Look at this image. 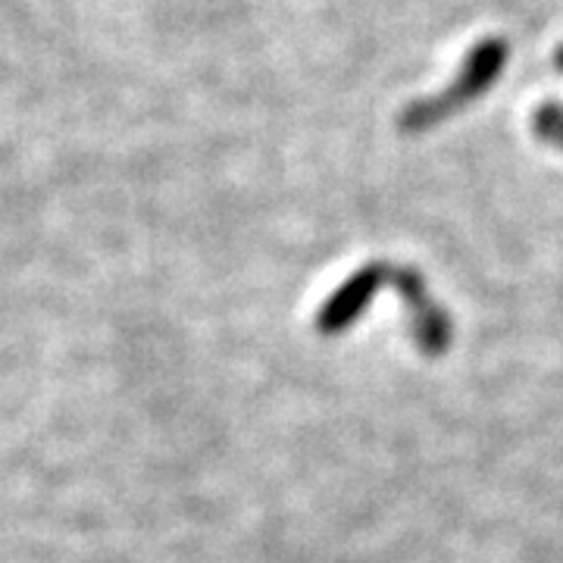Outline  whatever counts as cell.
Returning <instances> with one entry per match:
<instances>
[{
	"mask_svg": "<svg viewBox=\"0 0 563 563\" xmlns=\"http://www.w3.org/2000/svg\"><path fill=\"white\" fill-rule=\"evenodd\" d=\"M388 285L398 291L410 322V339L420 347L422 357H444L454 342V322L448 317L442 303L432 298L429 285L422 279L420 269L413 266H391Z\"/></svg>",
	"mask_w": 563,
	"mask_h": 563,
	"instance_id": "obj_2",
	"label": "cell"
},
{
	"mask_svg": "<svg viewBox=\"0 0 563 563\" xmlns=\"http://www.w3.org/2000/svg\"><path fill=\"white\" fill-rule=\"evenodd\" d=\"M551 60H554V69H558V73H563V44H558V47H554V57H551Z\"/></svg>",
	"mask_w": 563,
	"mask_h": 563,
	"instance_id": "obj_5",
	"label": "cell"
},
{
	"mask_svg": "<svg viewBox=\"0 0 563 563\" xmlns=\"http://www.w3.org/2000/svg\"><path fill=\"white\" fill-rule=\"evenodd\" d=\"M532 135L563 151V101H544L532 113Z\"/></svg>",
	"mask_w": 563,
	"mask_h": 563,
	"instance_id": "obj_4",
	"label": "cell"
},
{
	"mask_svg": "<svg viewBox=\"0 0 563 563\" xmlns=\"http://www.w3.org/2000/svg\"><path fill=\"white\" fill-rule=\"evenodd\" d=\"M391 279V263H366L347 282H342L317 313V332L322 339H339L369 310L373 298Z\"/></svg>",
	"mask_w": 563,
	"mask_h": 563,
	"instance_id": "obj_3",
	"label": "cell"
},
{
	"mask_svg": "<svg viewBox=\"0 0 563 563\" xmlns=\"http://www.w3.org/2000/svg\"><path fill=\"white\" fill-rule=\"evenodd\" d=\"M510 60V44L501 35H488L476 41L461 63L457 76L444 85L439 95L417 98L401 110L398 117V132L401 135H426L432 129H439L444 120L457 117L461 110L473 107L483 95H488L498 79H501L504 66Z\"/></svg>",
	"mask_w": 563,
	"mask_h": 563,
	"instance_id": "obj_1",
	"label": "cell"
}]
</instances>
